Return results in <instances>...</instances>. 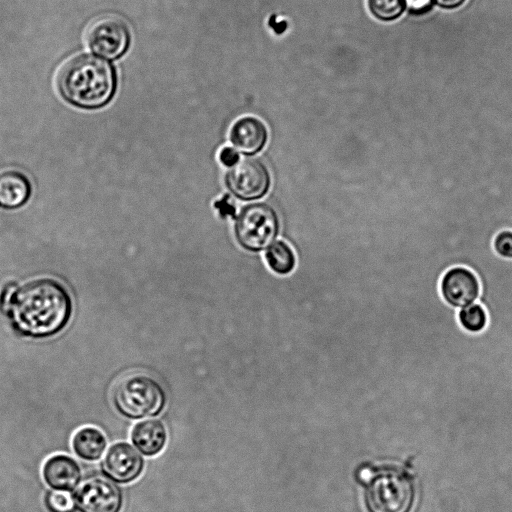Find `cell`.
<instances>
[{
  "mask_svg": "<svg viewBox=\"0 0 512 512\" xmlns=\"http://www.w3.org/2000/svg\"><path fill=\"white\" fill-rule=\"evenodd\" d=\"M265 259L269 268L278 275H288L296 266V255L291 246L282 241H274L266 250Z\"/></svg>",
  "mask_w": 512,
  "mask_h": 512,
  "instance_id": "obj_16",
  "label": "cell"
},
{
  "mask_svg": "<svg viewBox=\"0 0 512 512\" xmlns=\"http://www.w3.org/2000/svg\"><path fill=\"white\" fill-rule=\"evenodd\" d=\"M107 444L105 434L93 426L78 429L71 440V446L76 456L89 462L100 460L106 451Z\"/></svg>",
  "mask_w": 512,
  "mask_h": 512,
  "instance_id": "obj_15",
  "label": "cell"
},
{
  "mask_svg": "<svg viewBox=\"0 0 512 512\" xmlns=\"http://www.w3.org/2000/svg\"><path fill=\"white\" fill-rule=\"evenodd\" d=\"M280 231V219L268 203L245 205L239 212L234 226L238 244L250 252H260L269 247Z\"/></svg>",
  "mask_w": 512,
  "mask_h": 512,
  "instance_id": "obj_5",
  "label": "cell"
},
{
  "mask_svg": "<svg viewBox=\"0 0 512 512\" xmlns=\"http://www.w3.org/2000/svg\"><path fill=\"white\" fill-rule=\"evenodd\" d=\"M112 401L120 415L135 420L159 415L166 407L167 395L155 378L135 373L118 382Z\"/></svg>",
  "mask_w": 512,
  "mask_h": 512,
  "instance_id": "obj_4",
  "label": "cell"
},
{
  "mask_svg": "<svg viewBox=\"0 0 512 512\" xmlns=\"http://www.w3.org/2000/svg\"><path fill=\"white\" fill-rule=\"evenodd\" d=\"M73 497L79 512H120L124 502L121 488L103 477L85 480Z\"/></svg>",
  "mask_w": 512,
  "mask_h": 512,
  "instance_id": "obj_8",
  "label": "cell"
},
{
  "mask_svg": "<svg viewBox=\"0 0 512 512\" xmlns=\"http://www.w3.org/2000/svg\"><path fill=\"white\" fill-rule=\"evenodd\" d=\"M225 184L236 198L253 201L264 197L271 186V174L258 158L238 161L225 175Z\"/></svg>",
  "mask_w": 512,
  "mask_h": 512,
  "instance_id": "obj_6",
  "label": "cell"
},
{
  "mask_svg": "<svg viewBox=\"0 0 512 512\" xmlns=\"http://www.w3.org/2000/svg\"><path fill=\"white\" fill-rule=\"evenodd\" d=\"M4 310L20 336L46 339L67 327L73 303L67 289L57 280L39 278L13 287L4 299Z\"/></svg>",
  "mask_w": 512,
  "mask_h": 512,
  "instance_id": "obj_1",
  "label": "cell"
},
{
  "mask_svg": "<svg viewBox=\"0 0 512 512\" xmlns=\"http://www.w3.org/2000/svg\"><path fill=\"white\" fill-rule=\"evenodd\" d=\"M492 248L499 257L512 259V230L503 229L497 232L492 241Z\"/></svg>",
  "mask_w": 512,
  "mask_h": 512,
  "instance_id": "obj_20",
  "label": "cell"
},
{
  "mask_svg": "<svg viewBox=\"0 0 512 512\" xmlns=\"http://www.w3.org/2000/svg\"><path fill=\"white\" fill-rule=\"evenodd\" d=\"M268 129L255 116H244L234 122L230 129V141L244 155H255L263 150L268 141Z\"/></svg>",
  "mask_w": 512,
  "mask_h": 512,
  "instance_id": "obj_12",
  "label": "cell"
},
{
  "mask_svg": "<svg viewBox=\"0 0 512 512\" xmlns=\"http://www.w3.org/2000/svg\"><path fill=\"white\" fill-rule=\"evenodd\" d=\"M480 290L478 277L465 266L450 267L439 281V292L443 301L456 310L475 303L480 296Z\"/></svg>",
  "mask_w": 512,
  "mask_h": 512,
  "instance_id": "obj_9",
  "label": "cell"
},
{
  "mask_svg": "<svg viewBox=\"0 0 512 512\" xmlns=\"http://www.w3.org/2000/svg\"><path fill=\"white\" fill-rule=\"evenodd\" d=\"M144 467L143 457L127 442L111 445L101 462V470L105 477L119 484H129L137 480Z\"/></svg>",
  "mask_w": 512,
  "mask_h": 512,
  "instance_id": "obj_10",
  "label": "cell"
},
{
  "mask_svg": "<svg viewBox=\"0 0 512 512\" xmlns=\"http://www.w3.org/2000/svg\"><path fill=\"white\" fill-rule=\"evenodd\" d=\"M371 14L383 22H391L402 16L406 10V0H367Z\"/></svg>",
  "mask_w": 512,
  "mask_h": 512,
  "instance_id": "obj_18",
  "label": "cell"
},
{
  "mask_svg": "<svg viewBox=\"0 0 512 512\" xmlns=\"http://www.w3.org/2000/svg\"><path fill=\"white\" fill-rule=\"evenodd\" d=\"M219 160L224 166L232 167L239 161V153L236 149L226 146L221 149Z\"/></svg>",
  "mask_w": 512,
  "mask_h": 512,
  "instance_id": "obj_22",
  "label": "cell"
},
{
  "mask_svg": "<svg viewBox=\"0 0 512 512\" xmlns=\"http://www.w3.org/2000/svg\"><path fill=\"white\" fill-rule=\"evenodd\" d=\"M131 441L141 454L153 457L160 454L166 447L168 431L161 420L145 419L132 428Z\"/></svg>",
  "mask_w": 512,
  "mask_h": 512,
  "instance_id": "obj_13",
  "label": "cell"
},
{
  "mask_svg": "<svg viewBox=\"0 0 512 512\" xmlns=\"http://www.w3.org/2000/svg\"><path fill=\"white\" fill-rule=\"evenodd\" d=\"M457 322L469 333H480L488 325L486 309L480 303H473L457 310Z\"/></svg>",
  "mask_w": 512,
  "mask_h": 512,
  "instance_id": "obj_17",
  "label": "cell"
},
{
  "mask_svg": "<svg viewBox=\"0 0 512 512\" xmlns=\"http://www.w3.org/2000/svg\"><path fill=\"white\" fill-rule=\"evenodd\" d=\"M215 207L219 209L220 214L224 217L225 215L235 216V208L225 196L224 199L216 202Z\"/></svg>",
  "mask_w": 512,
  "mask_h": 512,
  "instance_id": "obj_23",
  "label": "cell"
},
{
  "mask_svg": "<svg viewBox=\"0 0 512 512\" xmlns=\"http://www.w3.org/2000/svg\"><path fill=\"white\" fill-rule=\"evenodd\" d=\"M433 0H406V9L409 14L421 16L432 11Z\"/></svg>",
  "mask_w": 512,
  "mask_h": 512,
  "instance_id": "obj_21",
  "label": "cell"
},
{
  "mask_svg": "<svg viewBox=\"0 0 512 512\" xmlns=\"http://www.w3.org/2000/svg\"><path fill=\"white\" fill-rule=\"evenodd\" d=\"M85 39L92 51L98 55L115 59L125 53L130 42L126 24L115 16H101L88 26Z\"/></svg>",
  "mask_w": 512,
  "mask_h": 512,
  "instance_id": "obj_7",
  "label": "cell"
},
{
  "mask_svg": "<svg viewBox=\"0 0 512 512\" xmlns=\"http://www.w3.org/2000/svg\"><path fill=\"white\" fill-rule=\"evenodd\" d=\"M465 2L466 0H433L434 5L444 10L457 9L464 5Z\"/></svg>",
  "mask_w": 512,
  "mask_h": 512,
  "instance_id": "obj_24",
  "label": "cell"
},
{
  "mask_svg": "<svg viewBox=\"0 0 512 512\" xmlns=\"http://www.w3.org/2000/svg\"><path fill=\"white\" fill-rule=\"evenodd\" d=\"M356 478L365 486L370 512H411L416 500V484L410 472L395 465L363 463Z\"/></svg>",
  "mask_w": 512,
  "mask_h": 512,
  "instance_id": "obj_3",
  "label": "cell"
},
{
  "mask_svg": "<svg viewBox=\"0 0 512 512\" xmlns=\"http://www.w3.org/2000/svg\"><path fill=\"white\" fill-rule=\"evenodd\" d=\"M56 82L65 100L84 109L103 107L116 88L113 67L106 60L89 54L66 60L58 70Z\"/></svg>",
  "mask_w": 512,
  "mask_h": 512,
  "instance_id": "obj_2",
  "label": "cell"
},
{
  "mask_svg": "<svg viewBox=\"0 0 512 512\" xmlns=\"http://www.w3.org/2000/svg\"><path fill=\"white\" fill-rule=\"evenodd\" d=\"M31 191L30 180L22 172L9 170L0 173V205L18 208L28 201Z\"/></svg>",
  "mask_w": 512,
  "mask_h": 512,
  "instance_id": "obj_14",
  "label": "cell"
},
{
  "mask_svg": "<svg viewBox=\"0 0 512 512\" xmlns=\"http://www.w3.org/2000/svg\"><path fill=\"white\" fill-rule=\"evenodd\" d=\"M44 503L49 512H73L75 501L69 491L50 490L46 493Z\"/></svg>",
  "mask_w": 512,
  "mask_h": 512,
  "instance_id": "obj_19",
  "label": "cell"
},
{
  "mask_svg": "<svg viewBox=\"0 0 512 512\" xmlns=\"http://www.w3.org/2000/svg\"><path fill=\"white\" fill-rule=\"evenodd\" d=\"M42 477L51 489L70 492L80 485L82 469L73 457L54 454L43 463Z\"/></svg>",
  "mask_w": 512,
  "mask_h": 512,
  "instance_id": "obj_11",
  "label": "cell"
}]
</instances>
